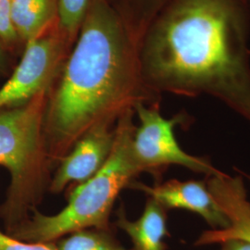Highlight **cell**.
<instances>
[{
    "mask_svg": "<svg viewBox=\"0 0 250 250\" xmlns=\"http://www.w3.org/2000/svg\"><path fill=\"white\" fill-rule=\"evenodd\" d=\"M250 12L247 0H171L139 44L144 82L219 99L250 123Z\"/></svg>",
    "mask_w": 250,
    "mask_h": 250,
    "instance_id": "1",
    "label": "cell"
},
{
    "mask_svg": "<svg viewBox=\"0 0 250 250\" xmlns=\"http://www.w3.org/2000/svg\"><path fill=\"white\" fill-rule=\"evenodd\" d=\"M139 103H161L144 82L139 47L107 0H89L76 42L48 93L44 120L51 162L96 125Z\"/></svg>",
    "mask_w": 250,
    "mask_h": 250,
    "instance_id": "2",
    "label": "cell"
},
{
    "mask_svg": "<svg viewBox=\"0 0 250 250\" xmlns=\"http://www.w3.org/2000/svg\"><path fill=\"white\" fill-rule=\"evenodd\" d=\"M134 113V109H130L118 119L113 147L106 163L93 177L72 191L61 212L47 216L35 210L32 218L11 230L10 236L29 243H52L84 229L107 231L118 195L141 173L132 152L136 129Z\"/></svg>",
    "mask_w": 250,
    "mask_h": 250,
    "instance_id": "3",
    "label": "cell"
},
{
    "mask_svg": "<svg viewBox=\"0 0 250 250\" xmlns=\"http://www.w3.org/2000/svg\"><path fill=\"white\" fill-rule=\"evenodd\" d=\"M49 91L25 104L0 110V165L10 173L6 202L0 208L11 231L26 220L41 199L50 161L44 120Z\"/></svg>",
    "mask_w": 250,
    "mask_h": 250,
    "instance_id": "4",
    "label": "cell"
},
{
    "mask_svg": "<svg viewBox=\"0 0 250 250\" xmlns=\"http://www.w3.org/2000/svg\"><path fill=\"white\" fill-rule=\"evenodd\" d=\"M134 112L140 120V125L134 131L132 152L140 172L157 175L171 165L205 174L206 177L222 172L208 158L190 155L180 146L174 129L178 125L191 124V117L187 112L166 119L161 114L160 103H139L134 107Z\"/></svg>",
    "mask_w": 250,
    "mask_h": 250,
    "instance_id": "5",
    "label": "cell"
},
{
    "mask_svg": "<svg viewBox=\"0 0 250 250\" xmlns=\"http://www.w3.org/2000/svg\"><path fill=\"white\" fill-rule=\"evenodd\" d=\"M73 45L59 21L27 42L21 62L0 88V110L23 105L39 93L50 91Z\"/></svg>",
    "mask_w": 250,
    "mask_h": 250,
    "instance_id": "6",
    "label": "cell"
},
{
    "mask_svg": "<svg viewBox=\"0 0 250 250\" xmlns=\"http://www.w3.org/2000/svg\"><path fill=\"white\" fill-rule=\"evenodd\" d=\"M115 123L96 125L79 138L72 150L61 160L50 184L53 193L62 192L69 184H83L93 177L107 161L115 139Z\"/></svg>",
    "mask_w": 250,
    "mask_h": 250,
    "instance_id": "7",
    "label": "cell"
},
{
    "mask_svg": "<svg viewBox=\"0 0 250 250\" xmlns=\"http://www.w3.org/2000/svg\"><path fill=\"white\" fill-rule=\"evenodd\" d=\"M208 188L223 210L228 226L202 232L195 246L222 244L228 240L250 243V202L241 175L231 176L224 172L206 177Z\"/></svg>",
    "mask_w": 250,
    "mask_h": 250,
    "instance_id": "8",
    "label": "cell"
},
{
    "mask_svg": "<svg viewBox=\"0 0 250 250\" xmlns=\"http://www.w3.org/2000/svg\"><path fill=\"white\" fill-rule=\"evenodd\" d=\"M133 188L146 194L168 209H183L200 216L212 229H224L228 221L208 188L206 180H170L149 187L134 183Z\"/></svg>",
    "mask_w": 250,
    "mask_h": 250,
    "instance_id": "9",
    "label": "cell"
},
{
    "mask_svg": "<svg viewBox=\"0 0 250 250\" xmlns=\"http://www.w3.org/2000/svg\"><path fill=\"white\" fill-rule=\"evenodd\" d=\"M118 226L131 238L134 250H166L164 238L169 235L167 209L148 197L143 213L136 221H129L121 209Z\"/></svg>",
    "mask_w": 250,
    "mask_h": 250,
    "instance_id": "10",
    "label": "cell"
},
{
    "mask_svg": "<svg viewBox=\"0 0 250 250\" xmlns=\"http://www.w3.org/2000/svg\"><path fill=\"white\" fill-rule=\"evenodd\" d=\"M60 0H11V21L19 39L42 36L59 21Z\"/></svg>",
    "mask_w": 250,
    "mask_h": 250,
    "instance_id": "11",
    "label": "cell"
},
{
    "mask_svg": "<svg viewBox=\"0 0 250 250\" xmlns=\"http://www.w3.org/2000/svg\"><path fill=\"white\" fill-rule=\"evenodd\" d=\"M139 47L154 19L171 0H107Z\"/></svg>",
    "mask_w": 250,
    "mask_h": 250,
    "instance_id": "12",
    "label": "cell"
},
{
    "mask_svg": "<svg viewBox=\"0 0 250 250\" xmlns=\"http://www.w3.org/2000/svg\"><path fill=\"white\" fill-rule=\"evenodd\" d=\"M56 248L58 250H126L107 231L98 229H84L70 233Z\"/></svg>",
    "mask_w": 250,
    "mask_h": 250,
    "instance_id": "13",
    "label": "cell"
},
{
    "mask_svg": "<svg viewBox=\"0 0 250 250\" xmlns=\"http://www.w3.org/2000/svg\"><path fill=\"white\" fill-rule=\"evenodd\" d=\"M89 0H60L59 25L76 42Z\"/></svg>",
    "mask_w": 250,
    "mask_h": 250,
    "instance_id": "14",
    "label": "cell"
},
{
    "mask_svg": "<svg viewBox=\"0 0 250 250\" xmlns=\"http://www.w3.org/2000/svg\"><path fill=\"white\" fill-rule=\"evenodd\" d=\"M0 40L8 45L19 40L11 21V0H0Z\"/></svg>",
    "mask_w": 250,
    "mask_h": 250,
    "instance_id": "15",
    "label": "cell"
},
{
    "mask_svg": "<svg viewBox=\"0 0 250 250\" xmlns=\"http://www.w3.org/2000/svg\"><path fill=\"white\" fill-rule=\"evenodd\" d=\"M221 245L219 250H250V243L243 240H228Z\"/></svg>",
    "mask_w": 250,
    "mask_h": 250,
    "instance_id": "16",
    "label": "cell"
},
{
    "mask_svg": "<svg viewBox=\"0 0 250 250\" xmlns=\"http://www.w3.org/2000/svg\"><path fill=\"white\" fill-rule=\"evenodd\" d=\"M7 72V56L0 43V73Z\"/></svg>",
    "mask_w": 250,
    "mask_h": 250,
    "instance_id": "17",
    "label": "cell"
},
{
    "mask_svg": "<svg viewBox=\"0 0 250 250\" xmlns=\"http://www.w3.org/2000/svg\"><path fill=\"white\" fill-rule=\"evenodd\" d=\"M234 170H237V171H238V173L241 175L242 177H245V178L248 179V180L250 182V174L246 173V172H245V171H243V170H238L237 168H234Z\"/></svg>",
    "mask_w": 250,
    "mask_h": 250,
    "instance_id": "18",
    "label": "cell"
}]
</instances>
